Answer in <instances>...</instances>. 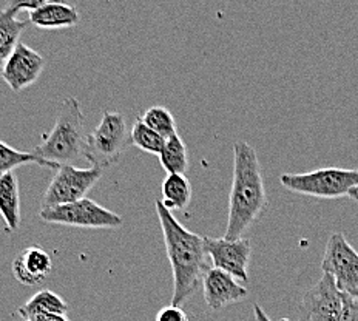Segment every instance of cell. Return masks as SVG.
Wrapping results in <instances>:
<instances>
[{"instance_id":"8fae6325","label":"cell","mask_w":358,"mask_h":321,"mask_svg":"<svg viewBox=\"0 0 358 321\" xmlns=\"http://www.w3.org/2000/svg\"><path fill=\"white\" fill-rule=\"evenodd\" d=\"M45 69V59L36 50L20 42L5 62L0 76L13 92H22L41 78Z\"/></svg>"},{"instance_id":"9a60e30c","label":"cell","mask_w":358,"mask_h":321,"mask_svg":"<svg viewBox=\"0 0 358 321\" xmlns=\"http://www.w3.org/2000/svg\"><path fill=\"white\" fill-rule=\"evenodd\" d=\"M28 20L42 29H62L76 27L80 16L74 5L39 0L36 8L28 11Z\"/></svg>"},{"instance_id":"ac0fdd59","label":"cell","mask_w":358,"mask_h":321,"mask_svg":"<svg viewBox=\"0 0 358 321\" xmlns=\"http://www.w3.org/2000/svg\"><path fill=\"white\" fill-rule=\"evenodd\" d=\"M161 199V198H159ZM192 201V184L185 175H167L162 183L161 203L169 211H185Z\"/></svg>"},{"instance_id":"6da1fadb","label":"cell","mask_w":358,"mask_h":321,"mask_svg":"<svg viewBox=\"0 0 358 321\" xmlns=\"http://www.w3.org/2000/svg\"><path fill=\"white\" fill-rule=\"evenodd\" d=\"M156 213L164 235L167 257L173 273V297L171 304L181 306L190 300L207 273L208 257L204 248V238L190 232L179 222L161 199L155 201Z\"/></svg>"},{"instance_id":"5bb4252c","label":"cell","mask_w":358,"mask_h":321,"mask_svg":"<svg viewBox=\"0 0 358 321\" xmlns=\"http://www.w3.org/2000/svg\"><path fill=\"white\" fill-rule=\"evenodd\" d=\"M37 3L39 0L37 2H13L0 10V73L13 51L20 43V36L27 28V22L20 20L17 14L24 10H34Z\"/></svg>"},{"instance_id":"603a6c76","label":"cell","mask_w":358,"mask_h":321,"mask_svg":"<svg viewBox=\"0 0 358 321\" xmlns=\"http://www.w3.org/2000/svg\"><path fill=\"white\" fill-rule=\"evenodd\" d=\"M155 321H190V320H189L187 312H185L181 306L170 304L156 313Z\"/></svg>"},{"instance_id":"ffe728a7","label":"cell","mask_w":358,"mask_h":321,"mask_svg":"<svg viewBox=\"0 0 358 321\" xmlns=\"http://www.w3.org/2000/svg\"><path fill=\"white\" fill-rule=\"evenodd\" d=\"M28 164H37V166L41 167H50L55 170L61 167L56 166V164L43 161L33 152H20L17 148H14L3 143V141H0V176L14 171V169H17L20 166H28Z\"/></svg>"},{"instance_id":"5b68a950","label":"cell","mask_w":358,"mask_h":321,"mask_svg":"<svg viewBox=\"0 0 358 321\" xmlns=\"http://www.w3.org/2000/svg\"><path fill=\"white\" fill-rule=\"evenodd\" d=\"M280 183L298 195L335 199L348 197L358 187V169H318L308 173H282Z\"/></svg>"},{"instance_id":"44dd1931","label":"cell","mask_w":358,"mask_h":321,"mask_svg":"<svg viewBox=\"0 0 358 321\" xmlns=\"http://www.w3.org/2000/svg\"><path fill=\"white\" fill-rule=\"evenodd\" d=\"M130 138H131V145L138 147L139 150L150 155H161L164 144H166V139H164L161 134L153 131L150 127H147L141 119L138 117L134 121L131 130H130Z\"/></svg>"},{"instance_id":"ba28073f","label":"cell","mask_w":358,"mask_h":321,"mask_svg":"<svg viewBox=\"0 0 358 321\" xmlns=\"http://www.w3.org/2000/svg\"><path fill=\"white\" fill-rule=\"evenodd\" d=\"M322 271L335 281L341 294L358 297V252L343 234L331 235L324 249Z\"/></svg>"},{"instance_id":"3957f363","label":"cell","mask_w":358,"mask_h":321,"mask_svg":"<svg viewBox=\"0 0 358 321\" xmlns=\"http://www.w3.org/2000/svg\"><path fill=\"white\" fill-rule=\"evenodd\" d=\"M85 116L76 98H66L59 110L55 127L43 134L36 153L43 161L56 166H71L74 161L85 158Z\"/></svg>"},{"instance_id":"4fadbf2b","label":"cell","mask_w":358,"mask_h":321,"mask_svg":"<svg viewBox=\"0 0 358 321\" xmlns=\"http://www.w3.org/2000/svg\"><path fill=\"white\" fill-rule=\"evenodd\" d=\"M53 269V259L50 253L39 245H29L22 250L13 261L11 271L14 278L24 286H37L47 280Z\"/></svg>"},{"instance_id":"30bf717a","label":"cell","mask_w":358,"mask_h":321,"mask_svg":"<svg viewBox=\"0 0 358 321\" xmlns=\"http://www.w3.org/2000/svg\"><path fill=\"white\" fill-rule=\"evenodd\" d=\"M343 294L327 273L301 298L298 321H340Z\"/></svg>"},{"instance_id":"d6986e66","label":"cell","mask_w":358,"mask_h":321,"mask_svg":"<svg viewBox=\"0 0 358 321\" xmlns=\"http://www.w3.org/2000/svg\"><path fill=\"white\" fill-rule=\"evenodd\" d=\"M159 162L167 175H185L189 170V150L179 134H173L166 139L162 152L159 155Z\"/></svg>"},{"instance_id":"2e32d148","label":"cell","mask_w":358,"mask_h":321,"mask_svg":"<svg viewBox=\"0 0 358 321\" xmlns=\"http://www.w3.org/2000/svg\"><path fill=\"white\" fill-rule=\"evenodd\" d=\"M0 216L8 232H16L20 227V187L14 171L0 176Z\"/></svg>"},{"instance_id":"7402d4cb","label":"cell","mask_w":358,"mask_h":321,"mask_svg":"<svg viewBox=\"0 0 358 321\" xmlns=\"http://www.w3.org/2000/svg\"><path fill=\"white\" fill-rule=\"evenodd\" d=\"M147 127H150L153 131H156L164 139H169L170 136L178 133L176 130V121L171 111L166 107L155 106L145 110V113L139 117Z\"/></svg>"},{"instance_id":"cb8c5ba5","label":"cell","mask_w":358,"mask_h":321,"mask_svg":"<svg viewBox=\"0 0 358 321\" xmlns=\"http://www.w3.org/2000/svg\"><path fill=\"white\" fill-rule=\"evenodd\" d=\"M340 321H358V297L343 294V309Z\"/></svg>"},{"instance_id":"9c48e42d","label":"cell","mask_w":358,"mask_h":321,"mask_svg":"<svg viewBox=\"0 0 358 321\" xmlns=\"http://www.w3.org/2000/svg\"><path fill=\"white\" fill-rule=\"evenodd\" d=\"M204 248L215 269L227 272L240 283L249 281V264L252 257V244L249 238L230 241L226 238L206 236Z\"/></svg>"},{"instance_id":"8992f818","label":"cell","mask_w":358,"mask_h":321,"mask_svg":"<svg viewBox=\"0 0 358 321\" xmlns=\"http://www.w3.org/2000/svg\"><path fill=\"white\" fill-rule=\"evenodd\" d=\"M39 218L50 224L84 229H115L124 224L121 215L108 211L88 198L71 204L41 208Z\"/></svg>"},{"instance_id":"7c38bea8","label":"cell","mask_w":358,"mask_h":321,"mask_svg":"<svg viewBox=\"0 0 358 321\" xmlns=\"http://www.w3.org/2000/svg\"><path fill=\"white\" fill-rule=\"evenodd\" d=\"M203 292L206 304L212 311H220L229 304L240 303L249 295V290L232 275L215 267L208 269L204 275Z\"/></svg>"},{"instance_id":"277c9868","label":"cell","mask_w":358,"mask_h":321,"mask_svg":"<svg viewBox=\"0 0 358 321\" xmlns=\"http://www.w3.org/2000/svg\"><path fill=\"white\" fill-rule=\"evenodd\" d=\"M130 147L131 138L125 116L107 110L96 129L87 134L85 159L92 167L102 170L116 164Z\"/></svg>"},{"instance_id":"52a82bcc","label":"cell","mask_w":358,"mask_h":321,"mask_svg":"<svg viewBox=\"0 0 358 321\" xmlns=\"http://www.w3.org/2000/svg\"><path fill=\"white\" fill-rule=\"evenodd\" d=\"M101 178L102 170L98 167L79 169L74 166H61L43 193L41 208L78 203L87 197V193Z\"/></svg>"},{"instance_id":"d4e9b609","label":"cell","mask_w":358,"mask_h":321,"mask_svg":"<svg viewBox=\"0 0 358 321\" xmlns=\"http://www.w3.org/2000/svg\"><path fill=\"white\" fill-rule=\"evenodd\" d=\"M29 321H70L66 315H59V313H41L34 315Z\"/></svg>"},{"instance_id":"e0dca14e","label":"cell","mask_w":358,"mask_h":321,"mask_svg":"<svg viewBox=\"0 0 358 321\" xmlns=\"http://www.w3.org/2000/svg\"><path fill=\"white\" fill-rule=\"evenodd\" d=\"M70 311V306L61 295L51 290H39L34 294L29 300L22 304L17 309V315L29 321L34 315H41V313H59V315H66Z\"/></svg>"},{"instance_id":"484cf974","label":"cell","mask_w":358,"mask_h":321,"mask_svg":"<svg viewBox=\"0 0 358 321\" xmlns=\"http://www.w3.org/2000/svg\"><path fill=\"white\" fill-rule=\"evenodd\" d=\"M253 313H255V320L257 321H272L271 317L267 315V313L264 312V309L261 308V306L258 303L253 304Z\"/></svg>"},{"instance_id":"4316f807","label":"cell","mask_w":358,"mask_h":321,"mask_svg":"<svg viewBox=\"0 0 358 321\" xmlns=\"http://www.w3.org/2000/svg\"><path fill=\"white\" fill-rule=\"evenodd\" d=\"M348 198H350L352 201H357V203H358V187H355L352 192H350Z\"/></svg>"},{"instance_id":"7a4b0ae2","label":"cell","mask_w":358,"mask_h":321,"mask_svg":"<svg viewBox=\"0 0 358 321\" xmlns=\"http://www.w3.org/2000/svg\"><path fill=\"white\" fill-rule=\"evenodd\" d=\"M267 207L263 171L257 150L244 141L234 144V178L229 197L226 240H240Z\"/></svg>"}]
</instances>
